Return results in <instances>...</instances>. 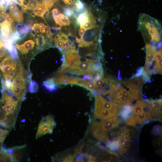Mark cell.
Instances as JSON below:
<instances>
[{
    "label": "cell",
    "instance_id": "cell-1",
    "mask_svg": "<svg viewBox=\"0 0 162 162\" xmlns=\"http://www.w3.org/2000/svg\"><path fill=\"white\" fill-rule=\"evenodd\" d=\"M0 100V127L11 130L14 127L21 102L10 91L2 89Z\"/></svg>",
    "mask_w": 162,
    "mask_h": 162
},
{
    "label": "cell",
    "instance_id": "cell-2",
    "mask_svg": "<svg viewBox=\"0 0 162 162\" xmlns=\"http://www.w3.org/2000/svg\"><path fill=\"white\" fill-rule=\"evenodd\" d=\"M138 28L145 42H149L153 45L160 42L162 27L157 19L148 14H141L139 18Z\"/></svg>",
    "mask_w": 162,
    "mask_h": 162
},
{
    "label": "cell",
    "instance_id": "cell-3",
    "mask_svg": "<svg viewBox=\"0 0 162 162\" xmlns=\"http://www.w3.org/2000/svg\"><path fill=\"white\" fill-rule=\"evenodd\" d=\"M96 119L93 120L90 131L96 139L106 143L109 139V132L118 127L122 121L117 116L106 119H98V120Z\"/></svg>",
    "mask_w": 162,
    "mask_h": 162
},
{
    "label": "cell",
    "instance_id": "cell-4",
    "mask_svg": "<svg viewBox=\"0 0 162 162\" xmlns=\"http://www.w3.org/2000/svg\"><path fill=\"white\" fill-rule=\"evenodd\" d=\"M95 104L94 118L106 119L119 115L123 107L120 105L106 100L101 96L94 93Z\"/></svg>",
    "mask_w": 162,
    "mask_h": 162
},
{
    "label": "cell",
    "instance_id": "cell-5",
    "mask_svg": "<svg viewBox=\"0 0 162 162\" xmlns=\"http://www.w3.org/2000/svg\"><path fill=\"white\" fill-rule=\"evenodd\" d=\"M19 70L12 81L10 92L19 101L25 98L28 86L31 80L32 74L23 67L19 60Z\"/></svg>",
    "mask_w": 162,
    "mask_h": 162
},
{
    "label": "cell",
    "instance_id": "cell-6",
    "mask_svg": "<svg viewBox=\"0 0 162 162\" xmlns=\"http://www.w3.org/2000/svg\"><path fill=\"white\" fill-rule=\"evenodd\" d=\"M103 71L102 64L100 61L88 62L86 58L84 61L80 59L76 60L67 67L61 68L58 70L60 74L67 72L78 75L93 74L95 73Z\"/></svg>",
    "mask_w": 162,
    "mask_h": 162
},
{
    "label": "cell",
    "instance_id": "cell-7",
    "mask_svg": "<svg viewBox=\"0 0 162 162\" xmlns=\"http://www.w3.org/2000/svg\"><path fill=\"white\" fill-rule=\"evenodd\" d=\"M20 69L18 59L13 57L9 53L0 61V76L2 84L11 82Z\"/></svg>",
    "mask_w": 162,
    "mask_h": 162
},
{
    "label": "cell",
    "instance_id": "cell-8",
    "mask_svg": "<svg viewBox=\"0 0 162 162\" xmlns=\"http://www.w3.org/2000/svg\"><path fill=\"white\" fill-rule=\"evenodd\" d=\"M111 136L112 139L117 140V150L122 154L127 155V152L131 145V140L133 136L132 129L127 126L116 128Z\"/></svg>",
    "mask_w": 162,
    "mask_h": 162
},
{
    "label": "cell",
    "instance_id": "cell-9",
    "mask_svg": "<svg viewBox=\"0 0 162 162\" xmlns=\"http://www.w3.org/2000/svg\"><path fill=\"white\" fill-rule=\"evenodd\" d=\"M112 102L121 105L130 104L137 99L134 95L127 89L120 86L113 90L103 94Z\"/></svg>",
    "mask_w": 162,
    "mask_h": 162
},
{
    "label": "cell",
    "instance_id": "cell-10",
    "mask_svg": "<svg viewBox=\"0 0 162 162\" xmlns=\"http://www.w3.org/2000/svg\"><path fill=\"white\" fill-rule=\"evenodd\" d=\"M133 78L126 81L118 80L120 86L133 94L139 99L141 98L142 86L145 81L143 77L140 76Z\"/></svg>",
    "mask_w": 162,
    "mask_h": 162
},
{
    "label": "cell",
    "instance_id": "cell-11",
    "mask_svg": "<svg viewBox=\"0 0 162 162\" xmlns=\"http://www.w3.org/2000/svg\"><path fill=\"white\" fill-rule=\"evenodd\" d=\"M56 125L54 118L52 115H49L43 118L38 126L36 138L47 134H51Z\"/></svg>",
    "mask_w": 162,
    "mask_h": 162
},
{
    "label": "cell",
    "instance_id": "cell-12",
    "mask_svg": "<svg viewBox=\"0 0 162 162\" xmlns=\"http://www.w3.org/2000/svg\"><path fill=\"white\" fill-rule=\"evenodd\" d=\"M147 120L162 121V99L148 101Z\"/></svg>",
    "mask_w": 162,
    "mask_h": 162
},
{
    "label": "cell",
    "instance_id": "cell-13",
    "mask_svg": "<svg viewBox=\"0 0 162 162\" xmlns=\"http://www.w3.org/2000/svg\"><path fill=\"white\" fill-rule=\"evenodd\" d=\"M103 82L101 86L95 89V91L103 95L113 90L120 86L118 80L110 76L103 77Z\"/></svg>",
    "mask_w": 162,
    "mask_h": 162
},
{
    "label": "cell",
    "instance_id": "cell-14",
    "mask_svg": "<svg viewBox=\"0 0 162 162\" xmlns=\"http://www.w3.org/2000/svg\"><path fill=\"white\" fill-rule=\"evenodd\" d=\"M26 146V145H24L7 149L3 147V154L10 156L12 158V162L19 161L20 159L23 150Z\"/></svg>",
    "mask_w": 162,
    "mask_h": 162
},
{
    "label": "cell",
    "instance_id": "cell-15",
    "mask_svg": "<svg viewBox=\"0 0 162 162\" xmlns=\"http://www.w3.org/2000/svg\"><path fill=\"white\" fill-rule=\"evenodd\" d=\"M146 64H149L150 67L154 61L155 55L156 51V47L148 43L146 45Z\"/></svg>",
    "mask_w": 162,
    "mask_h": 162
},
{
    "label": "cell",
    "instance_id": "cell-16",
    "mask_svg": "<svg viewBox=\"0 0 162 162\" xmlns=\"http://www.w3.org/2000/svg\"><path fill=\"white\" fill-rule=\"evenodd\" d=\"M0 29L1 33V36H2L8 38H10L13 34L11 26L6 20L0 24Z\"/></svg>",
    "mask_w": 162,
    "mask_h": 162
},
{
    "label": "cell",
    "instance_id": "cell-17",
    "mask_svg": "<svg viewBox=\"0 0 162 162\" xmlns=\"http://www.w3.org/2000/svg\"><path fill=\"white\" fill-rule=\"evenodd\" d=\"M9 13L11 16L17 22L20 23L23 22L22 12L17 7L15 10L10 11Z\"/></svg>",
    "mask_w": 162,
    "mask_h": 162
},
{
    "label": "cell",
    "instance_id": "cell-18",
    "mask_svg": "<svg viewBox=\"0 0 162 162\" xmlns=\"http://www.w3.org/2000/svg\"><path fill=\"white\" fill-rule=\"evenodd\" d=\"M96 159L94 156L87 153H81L76 157V162H95Z\"/></svg>",
    "mask_w": 162,
    "mask_h": 162
},
{
    "label": "cell",
    "instance_id": "cell-19",
    "mask_svg": "<svg viewBox=\"0 0 162 162\" xmlns=\"http://www.w3.org/2000/svg\"><path fill=\"white\" fill-rule=\"evenodd\" d=\"M88 12V11H86L80 14L77 18V22L81 27H83L84 25L89 21Z\"/></svg>",
    "mask_w": 162,
    "mask_h": 162
},
{
    "label": "cell",
    "instance_id": "cell-20",
    "mask_svg": "<svg viewBox=\"0 0 162 162\" xmlns=\"http://www.w3.org/2000/svg\"><path fill=\"white\" fill-rule=\"evenodd\" d=\"M17 31L18 32L20 38L24 37L28 32V29L25 25L19 23L16 26Z\"/></svg>",
    "mask_w": 162,
    "mask_h": 162
},
{
    "label": "cell",
    "instance_id": "cell-21",
    "mask_svg": "<svg viewBox=\"0 0 162 162\" xmlns=\"http://www.w3.org/2000/svg\"><path fill=\"white\" fill-rule=\"evenodd\" d=\"M43 85L47 89L51 92L57 89L56 86L55 85L52 77L44 81Z\"/></svg>",
    "mask_w": 162,
    "mask_h": 162
},
{
    "label": "cell",
    "instance_id": "cell-22",
    "mask_svg": "<svg viewBox=\"0 0 162 162\" xmlns=\"http://www.w3.org/2000/svg\"><path fill=\"white\" fill-rule=\"evenodd\" d=\"M131 111V106L125 105L121 110L119 115L123 120H125L127 116L130 113Z\"/></svg>",
    "mask_w": 162,
    "mask_h": 162
},
{
    "label": "cell",
    "instance_id": "cell-23",
    "mask_svg": "<svg viewBox=\"0 0 162 162\" xmlns=\"http://www.w3.org/2000/svg\"><path fill=\"white\" fill-rule=\"evenodd\" d=\"M36 10L37 11H35L36 15L40 16L43 18H44V16L45 13L48 11L43 4L39 3L37 6Z\"/></svg>",
    "mask_w": 162,
    "mask_h": 162
},
{
    "label": "cell",
    "instance_id": "cell-24",
    "mask_svg": "<svg viewBox=\"0 0 162 162\" xmlns=\"http://www.w3.org/2000/svg\"><path fill=\"white\" fill-rule=\"evenodd\" d=\"M10 53L4 42L0 39V61Z\"/></svg>",
    "mask_w": 162,
    "mask_h": 162
},
{
    "label": "cell",
    "instance_id": "cell-25",
    "mask_svg": "<svg viewBox=\"0 0 162 162\" xmlns=\"http://www.w3.org/2000/svg\"><path fill=\"white\" fill-rule=\"evenodd\" d=\"M36 42L38 46L42 47L43 50L44 49V48L45 47L46 45V41L44 36L41 34L37 35Z\"/></svg>",
    "mask_w": 162,
    "mask_h": 162
},
{
    "label": "cell",
    "instance_id": "cell-26",
    "mask_svg": "<svg viewBox=\"0 0 162 162\" xmlns=\"http://www.w3.org/2000/svg\"><path fill=\"white\" fill-rule=\"evenodd\" d=\"M39 3L38 0H29L27 4L26 5L27 9L35 11Z\"/></svg>",
    "mask_w": 162,
    "mask_h": 162
},
{
    "label": "cell",
    "instance_id": "cell-27",
    "mask_svg": "<svg viewBox=\"0 0 162 162\" xmlns=\"http://www.w3.org/2000/svg\"><path fill=\"white\" fill-rule=\"evenodd\" d=\"M9 132V131L8 130L0 128V146H2L3 142Z\"/></svg>",
    "mask_w": 162,
    "mask_h": 162
},
{
    "label": "cell",
    "instance_id": "cell-28",
    "mask_svg": "<svg viewBox=\"0 0 162 162\" xmlns=\"http://www.w3.org/2000/svg\"><path fill=\"white\" fill-rule=\"evenodd\" d=\"M75 4L77 12H79L83 10L85 7L84 4L80 0H76Z\"/></svg>",
    "mask_w": 162,
    "mask_h": 162
},
{
    "label": "cell",
    "instance_id": "cell-29",
    "mask_svg": "<svg viewBox=\"0 0 162 162\" xmlns=\"http://www.w3.org/2000/svg\"><path fill=\"white\" fill-rule=\"evenodd\" d=\"M29 92H34L37 91L38 88V86L36 83L34 81H31L29 83Z\"/></svg>",
    "mask_w": 162,
    "mask_h": 162
},
{
    "label": "cell",
    "instance_id": "cell-30",
    "mask_svg": "<svg viewBox=\"0 0 162 162\" xmlns=\"http://www.w3.org/2000/svg\"><path fill=\"white\" fill-rule=\"evenodd\" d=\"M97 26L96 24L93 23L88 21L84 25L83 27L86 30H87L96 27Z\"/></svg>",
    "mask_w": 162,
    "mask_h": 162
},
{
    "label": "cell",
    "instance_id": "cell-31",
    "mask_svg": "<svg viewBox=\"0 0 162 162\" xmlns=\"http://www.w3.org/2000/svg\"><path fill=\"white\" fill-rule=\"evenodd\" d=\"M0 162H12V160L10 156L3 154L0 155Z\"/></svg>",
    "mask_w": 162,
    "mask_h": 162
},
{
    "label": "cell",
    "instance_id": "cell-32",
    "mask_svg": "<svg viewBox=\"0 0 162 162\" xmlns=\"http://www.w3.org/2000/svg\"><path fill=\"white\" fill-rule=\"evenodd\" d=\"M162 47H161L158 50L156 51L154 61L155 62H158L162 58Z\"/></svg>",
    "mask_w": 162,
    "mask_h": 162
},
{
    "label": "cell",
    "instance_id": "cell-33",
    "mask_svg": "<svg viewBox=\"0 0 162 162\" xmlns=\"http://www.w3.org/2000/svg\"><path fill=\"white\" fill-rule=\"evenodd\" d=\"M64 15L62 13L57 16L53 17L56 23L58 25L62 26L63 25L62 21V17Z\"/></svg>",
    "mask_w": 162,
    "mask_h": 162
},
{
    "label": "cell",
    "instance_id": "cell-34",
    "mask_svg": "<svg viewBox=\"0 0 162 162\" xmlns=\"http://www.w3.org/2000/svg\"><path fill=\"white\" fill-rule=\"evenodd\" d=\"M64 14L67 16L71 17L74 16V13L72 10L69 8H66L64 9Z\"/></svg>",
    "mask_w": 162,
    "mask_h": 162
},
{
    "label": "cell",
    "instance_id": "cell-35",
    "mask_svg": "<svg viewBox=\"0 0 162 162\" xmlns=\"http://www.w3.org/2000/svg\"><path fill=\"white\" fill-rule=\"evenodd\" d=\"M62 21L63 25H68L70 23V21L68 17L66 16L63 15L62 17Z\"/></svg>",
    "mask_w": 162,
    "mask_h": 162
},
{
    "label": "cell",
    "instance_id": "cell-36",
    "mask_svg": "<svg viewBox=\"0 0 162 162\" xmlns=\"http://www.w3.org/2000/svg\"><path fill=\"white\" fill-rule=\"evenodd\" d=\"M10 38L13 42L17 41L21 39L20 37L19 34L17 31L14 33Z\"/></svg>",
    "mask_w": 162,
    "mask_h": 162
},
{
    "label": "cell",
    "instance_id": "cell-37",
    "mask_svg": "<svg viewBox=\"0 0 162 162\" xmlns=\"http://www.w3.org/2000/svg\"><path fill=\"white\" fill-rule=\"evenodd\" d=\"M156 127L154 128L152 130L153 134H161V127L160 126H156Z\"/></svg>",
    "mask_w": 162,
    "mask_h": 162
},
{
    "label": "cell",
    "instance_id": "cell-38",
    "mask_svg": "<svg viewBox=\"0 0 162 162\" xmlns=\"http://www.w3.org/2000/svg\"><path fill=\"white\" fill-rule=\"evenodd\" d=\"M8 6L10 11L15 10L17 7L16 5V3L13 1H10L9 2Z\"/></svg>",
    "mask_w": 162,
    "mask_h": 162
},
{
    "label": "cell",
    "instance_id": "cell-39",
    "mask_svg": "<svg viewBox=\"0 0 162 162\" xmlns=\"http://www.w3.org/2000/svg\"><path fill=\"white\" fill-rule=\"evenodd\" d=\"M6 20L8 22L10 26L12 24L14 23V21L13 19L8 14H7L6 15Z\"/></svg>",
    "mask_w": 162,
    "mask_h": 162
},
{
    "label": "cell",
    "instance_id": "cell-40",
    "mask_svg": "<svg viewBox=\"0 0 162 162\" xmlns=\"http://www.w3.org/2000/svg\"><path fill=\"white\" fill-rule=\"evenodd\" d=\"M51 12L52 14V16L53 17L57 16L60 14V12L58 10L57 8H55L53 9Z\"/></svg>",
    "mask_w": 162,
    "mask_h": 162
},
{
    "label": "cell",
    "instance_id": "cell-41",
    "mask_svg": "<svg viewBox=\"0 0 162 162\" xmlns=\"http://www.w3.org/2000/svg\"><path fill=\"white\" fill-rule=\"evenodd\" d=\"M86 30L83 27H81L79 30V34L81 37V39H82Z\"/></svg>",
    "mask_w": 162,
    "mask_h": 162
},
{
    "label": "cell",
    "instance_id": "cell-42",
    "mask_svg": "<svg viewBox=\"0 0 162 162\" xmlns=\"http://www.w3.org/2000/svg\"><path fill=\"white\" fill-rule=\"evenodd\" d=\"M39 24L38 23H35L32 27V29H34L35 30L37 33L39 32V31H38V30L39 29Z\"/></svg>",
    "mask_w": 162,
    "mask_h": 162
},
{
    "label": "cell",
    "instance_id": "cell-43",
    "mask_svg": "<svg viewBox=\"0 0 162 162\" xmlns=\"http://www.w3.org/2000/svg\"><path fill=\"white\" fill-rule=\"evenodd\" d=\"M25 26L28 29V32H30L32 28V23L31 22H28L26 24Z\"/></svg>",
    "mask_w": 162,
    "mask_h": 162
},
{
    "label": "cell",
    "instance_id": "cell-44",
    "mask_svg": "<svg viewBox=\"0 0 162 162\" xmlns=\"http://www.w3.org/2000/svg\"><path fill=\"white\" fill-rule=\"evenodd\" d=\"M47 28V26H46L45 27L40 28V32L42 33H44L46 31V29Z\"/></svg>",
    "mask_w": 162,
    "mask_h": 162
},
{
    "label": "cell",
    "instance_id": "cell-45",
    "mask_svg": "<svg viewBox=\"0 0 162 162\" xmlns=\"http://www.w3.org/2000/svg\"><path fill=\"white\" fill-rule=\"evenodd\" d=\"M31 34L34 37H35L37 34V32L34 29H32L31 31Z\"/></svg>",
    "mask_w": 162,
    "mask_h": 162
},
{
    "label": "cell",
    "instance_id": "cell-46",
    "mask_svg": "<svg viewBox=\"0 0 162 162\" xmlns=\"http://www.w3.org/2000/svg\"><path fill=\"white\" fill-rule=\"evenodd\" d=\"M36 12L35 11H33L30 13V15L32 17H34L36 15Z\"/></svg>",
    "mask_w": 162,
    "mask_h": 162
},
{
    "label": "cell",
    "instance_id": "cell-47",
    "mask_svg": "<svg viewBox=\"0 0 162 162\" xmlns=\"http://www.w3.org/2000/svg\"><path fill=\"white\" fill-rule=\"evenodd\" d=\"M46 25H45L43 23H40L39 24V28H41L45 27Z\"/></svg>",
    "mask_w": 162,
    "mask_h": 162
},
{
    "label": "cell",
    "instance_id": "cell-48",
    "mask_svg": "<svg viewBox=\"0 0 162 162\" xmlns=\"http://www.w3.org/2000/svg\"><path fill=\"white\" fill-rule=\"evenodd\" d=\"M68 0H62L64 3L66 4H68Z\"/></svg>",
    "mask_w": 162,
    "mask_h": 162
},
{
    "label": "cell",
    "instance_id": "cell-49",
    "mask_svg": "<svg viewBox=\"0 0 162 162\" xmlns=\"http://www.w3.org/2000/svg\"><path fill=\"white\" fill-rule=\"evenodd\" d=\"M20 2H21L22 4H23V2L25 1V0H19Z\"/></svg>",
    "mask_w": 162,
    "mask_h": 162
}]
</instances>
